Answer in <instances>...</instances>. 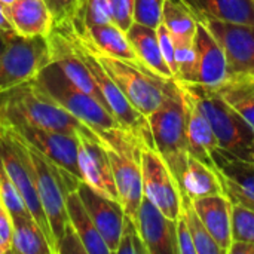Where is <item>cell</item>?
Instances as JSON below:
<instances>
[{"instance_id": "obj_21", "label": "cell", "mask_w": 254, "mask_h": 254, "mask_svg": "<svg viewBox=\"0 0 254 254\" xmlns=\"http://www.w3.org/2000/svg\"><path fill=\"white\" fill-rule=\"evenodd\" d=\"M192 204L223 253L228 254L232 244V208L234 202L228 195H213L192 199Z\"/></svg>"}, {"instance_id": "obj_32", "label": "cell", "mask_w": 254, "mask_h": 254, "mask_svg": "<svg viewBox=\"0 0 254 254\" xmlns=\"http://www.w3.org/2000/svg\"><path fill=\"white\" fill-rule=\"evenodd\" d=\"M176 42V80L195 83L196 74V45L195 39H174Z\"/></svg>"}, {"instance_id": "obj_33", "label": "cell", "mask_w": 254, "mask_h": 254, "mask_svg": "<svg viewBox=\"0 0 254 254\" xmlns=\"http://www.w3.org/2000/svg\"><path fill=\"white\" fill-rule=\"evenodd\" d=\"M0 201L9 211L12 219L31 216L22 196L19 195L16 186L13 185L12 179L9 177V174L1 162V158H0Z\"/></svg>"}, {"instance_id": "obj_15", "label": "cell", "mask_w": 254, "mask_h": 254, "mask_svg": "<svg viewBox=\"0 0 254 254\" xmlns=\"http://www.w3.org/2000/svg\"><path fill=\"white\" fill-rule=\"evenodd\" d=\"M112 171L116 183L119 202L124 207L125 216L132 222L137 219L140 204L144 198L143 193V173H141V150H116L107 147Z\"/></svg>"}, {"instance_id": "obj_17", "label": "cell", "mask_w": 254, "mask_h": 254, "mask_svg": "<svg viewBox=\"0 0 254 254\" xmlns=\"http://www.w3.org/2000/svg\"><path fill=\"white\" fill-rule=\"evenodd\" d=\"M77 192L89 216L92 217L98 232L106 241L110 253L116 254L119 240L122 235V229H124V222H125L124 207L121 205L119 201L110 199L95 192L92 188H89L83 182L79 185Z\"/></svg>"}, {"instance_id": "obj_29", "label": "cell", "mask_w": 254, "mask_h": 254, "mask_svg": "<svg viewBox=\"0 0 254 254\" xmlns=\"http://www.w3.org/2000/svg\"><path fill=\"white\" fill-rule=\"evenodd\" d=\"M162 24L174 39H195L198 19L182 0H165Z\"/></svg>"}, {"instance_id": "obj_5", "label": "cell", "mask_w": 254, "mask_h": 254, "mask_svg": "<svg viewBox=\"0 0 254 254\" xmlns=\"http://www.w3.org/2000/svg\"><path fill=\"white\" fill-rule=\"evenodd\" d=\"M25 147H27L31 165L34 168L39 198H40L42 208L45 211V216L48 219V223H49V228L55 241V253H57L58 241L64 235V231L68 225L67 207H65L67 193L71 190H76L79 185L82 183V180L74 177L68 171L57 167L55 164H52L46 156H43L28 143H25Z\"/></svg>"}, {"instance_id": "obj_30", "label": "cell", "mask_w": 254, "mask_h": 254, "mask_svg": "<svg viewBox=\"0 0 254 254\" xmlns=\"http://www.w3.org/2000/svg\"><path fill=\"white\" fill-rule=\"evenodd\" d=\"M182 214L185 216L196 254H225L223 250L219 247V244L214 241V238L211 237V234L208 232V229L205 228V225L202 223V220L199 219L192 199L186 195H183V201H182Z\"/></svg>"}, {"instance_id": "obj_48", "label": "cell", "mask_w": 254, "mask_h": 254, "mask_svg": "<svg viewBox=\"0 0 254 254\" xmlns=\"http://www.w3.org/2000/svg\"><path fill=\"white\" fill-rule=\"evenodd\" d=\"M247 83L250 85V88H252V91H253V94H254V79H253V80H249Z\"/></svg>"}, {"instance_id": "obj_9", "label": "cell", "mask_w": 254, "mask_h": 254, "mask_svg": "<svg viewBox=\"0 0 254 254\" xmlns=\"http://www.w3.org/2000/svg\"><path fill=\"white\" fill-rule=\"evenodd\" d=\"M51 64L48 36L12 34L0 54V92L30 82Z\"/></svg>"}, {"instance_id": "obj_8", "label": "cell", "mask_w": 254, "mask_h": 254, "mask_svg": "<svg viewBox=\"0 0 254 254\" xmlns=\"http://www.w3.org/2000/svg\"><path fill=\"white\" fill-rule=\"evenodd\" d=\"M73 31H74L76 45H77V48H79V51H80V54L83 57V61L88 65L95 83L100 88V92H101V95L104 98V103H106V107L109 109V112L119 121V124L125 129L132 132L143 143L144 147H155L147 118L144 115H141L128 101V98L121 91V88L116 85V82L104 70V67L98 61L97 55L92 52V49L86 45L83 37L79 34L74 24H73Z\"/></svg>"}, {"instance_id": "obj_45", "label": "cell", "mask_w": 254, "mask_h": 254, "mask_svg": "<svg viewBox=\"0 0 254 254\" xmlns=\"http://www.w3.org/2000/svg\"><path fill=\"white\" fill-rule=\"evenodd\" d=\"M228 254H254V243H250V241H232Z\"/></svg>"}, {"instance_id": "obj_4", "label": "cell", "mask_w": 254, "mask_h": 254, "mask_svg": "<svg viewBox=\"0 0 254 254\" xmlns=\"http://www.w3.org/2000/svg\"><path fill=\"white\" fill-rule=\"evenodd\" d=\"M149 127L155 149L159 152L173 176L179 182L189 159V144L186 134V107L182 88L174 79L161 107L149 118Z\"/></svg>"}, {"instance_id": "obj_44", "label": "cell", "mask_w": 254, "mask_h": 254, "mask_svg": "<svg viewBox=\"0 0 254 254\" xmlns=\"http://www.w3.org/2000/svg\"><path fill=\"white\" fill-rule=\"evenodd\" d=\"M15 33H16V31L13 30V27H12L9 18H7V15H6V12H4V6L0 3V34H1L4 39H7V37H10V36L15 34Z\"/></svg>"}, {"instance_id": "obj_12", "label": "cell", "mask_w": 254, "mask_h": 254, "mask_svg": "<svg viewBox=\"0 0 254 254\" xmlns=\"http://www.w3.org/2000/svg\"><path fill=\"white\" fill-rule=\"evenodd\" d=\"M51 63L58 65L64 76L79 89L97 98L100 103H104V98L100 92L98 85L95 83L88 65L83 61V57L76 45L73 24H55L48 34Z\"/></svg>"}, {"instance_id": "obj_40", "label": "cell", "mask_w": 254, "mask_h": 254, "mask_svg": "<svg viewBox=\"0 0 254 254\" xmlns=\"http://www.w3.org/2000/svg\"><path fill=\"white\" fill-rule=\"evenodd\" d=\"M158 31V39H159V46L164 55V60L167 63V65L170 67L174 79L177 74V64H176V42L174 37L171 36V33L168 31V28L161 22L159 27L156 28Z\"/></svg>"}, {"instance_id": "obj_35", "label": "cell", "mask_w": 254, "mask_h": 254, "mask_svg": "<svg viewBox=\"0 0 254 254\" xmlns=\"http://www.w3.org/2000/svg\"><path fill=\"white\" fill-rule=\"evenodd\" d=\"M232 241L254 243V210L240 205V204H234Z\"/></svg>"}, {"instance_id": "obj_25", "label": "cell", "mask_w": 254, "mask_h": 254, "mask_svg": "<svg viewBox=\"0 0 254 254\" xmlns=\"http://www.w3.org/2000/svg\"><path fill=\"white\" fill-rule=\"evenodd\" d=\"M182 193L190 199L226 195L222 177L216 167L189 155L186 170L180 180Z\"/></svg>"}, {"instance_id": "obj_19", "label": "cell", "mask_w": 254, "mask_h": 254, "mask_svg": "<svg viewBox=\"0 0 254 254\" xmlns=\"http://www.w3.org/2000/svg\"><path fill=\"white\" fill-rule=\"evenodd\" d=\"M213 161L231 201L254 210V162L234 158L220 149L213 153Z\"/></svg>"}, {"instance_id": "obj_27", "label": "cell", "mask_w": 254, "mask_h": 254, "mask_svg": "<svg viewBox=\"0 0 254 254\" xmlns=\"http://www.w3.org/2000/svg\"><path fill=\"white\" fill-rule=\"evenodd\" d=\"M65 207L68 223L82 240L86 254H112L101 234L98 232L92 217L89 216L85 204L82 202L77 189L67 193Z\"/></svg>"}, {"instance_id": "obj_2", "label": "cell", "mask_w": 254, "mask_h": 254, "mask_svg": "<svg viewBox=\"0 0 254 254\" xmlns=\"http://www.w3.org/2000/svg\"><path fill=\"white\" fill-rule=\"evenodd\" d=\"M0 122L6 127L27 124L74 135L97 134L60 106L36 79L0 92Z\"/></svg>"}, {"instance_id": "obj_42", "label": "cell", "mask_w": 254, "mask_h": 254, "mask_svg": "<svg viewBox=\"0 0 254 254\" xmlns=\"http://www.w3.org/2000/svg\"><path fill=\"white\" fill-rule=\"evenodd\" d=\"M13 240V222L12 216L0 201V254L10 253Z\"/></svg>"}, {"instance_id": "obj_18", "label": "cell", "mask_w": 254, "mask_h": 254, "mask_svg": "<svg viewBox=\"0 0 254 254\" xmlns=\"http://www.w3.org/2000/svg\"><path fill=\"white\" fill-rule=\"evenodd\" d=\"M195 45H196L195 83L214 89L220 88L229 80L226 55L217 39L199 21L195 36Z\"/></svg>"}, {"instance_id": "obj_49", "label": "cell", "mask_w": 254, "mask_h": 254, "mask_svg": "<svg viewBox=\"0 0 254 254\" xmlns=\"http://www.w3.org/2000/svg\"><path fill=\"white\" fill-rule=\"evenodd\" d=\"M0 127H1V122H0Z\"/></svg>"}, {"instance_id": "obj_36", "label": "cell", "mask_w": 254, "mask_h": 254, "mask_svg": "<svg viewBox=\"0 0 254 254\" xmlns=\"http://www.w3.org/2000/svg\"><path fill=\"white\" fill-rule=\"evenodd\" d=\"M165 0H134V22L158 28L162 22Z\"/></svg>"}, {"instance_id": "obj_14", "label": "cell", "mask_w": 254, "mask_h": 254, "mask_svg": "<svg viewBox=\"0 0 254 254\" xmlns=\"http://www.w3.org/2000/svg\"><path fill=\"white\" fill-rule=\"evenodd\" d=\"M77 162L83 183H86L95 192L110 199L119 201L109 153L106 144L97 134L79 135Z\"/></svg>"}, {"instance_id": "obj_26", "label": "cell", "mask_w": 254, "mask_h": 254, "mask_svg": "<svg viewBox=\"0 0 254 254\" xmlns=\"http://www.w3.org/2000/svg\"><path fill=\"white\" fill-rule=\"evenodd\" d=\"M127 36L138 60L146 68H149L152 73L164 79H174L170 67L167 65L164 60L156 28H150V27L134 22L128 28Z\"/></svg>"}, {"instance_id": "obj_16", "label": "cell", "mask_w": 254, "mask_h": 254, "mask_svg": "<svg viewBox=\"0 0 254 254\" xmlns=\"http://www.w3.org/2000/svg\"><path fill=\"white\" fill-rule=\"evenodd\" d=\"M134 223L147 254H179L177 220L165 216L146 196L140 204Z\"/></svg>"}, {"instance_id": "obj_11", "label": "cell", "mask_w": 254, "mask_h": 254, "mask_svg": "<svg viewBox=\"0 0 254 254\" xmlns=\"http://www.w3.org/2000/svg\"><path fill=\"white\" fill-rule=\"evenodd\" d=\"M140 161L144 196L165 216L177 220L183 201L179 182L155 147H143Z\"/></svg>"}, {"instance_id": "obj_3", "label": "cell", "mask_w": 254, "mask_h": 254, "mask_svg": "<svg viewBox=\"0 0 254 254\" xmlns=\"http://www.w3.org/2000/svg\"><path fill=\"white\" fill-rule=\"evenodd\" d=\"M180 83L190 92L211 124L219 149L234 158L254 162V129L246 119L226 103L217 89L198 83Z\"/></svg>"}, {"instance_id": "obj_20", "label": "cell", "mask_w": 254, "mask_h": 254, "mask_svg": "<svg viewBox=\"0 0 254 254\" xmlns=\"http://www.w3.org/2000/svg\"><path fill=\"white\" fill-rule=\"evenodd\" d=\"M186 107V134L189 144V155L213 165V153L219 149V141L211 128V124L190 95V92L179 82Z\"/></svg>"}, {"instance_id": "obj_7", "label": "cell", "mask_w": 254, "mask_h": 254, "mask_svg": "<svg viewBox=\"0 0 254 254\" xmlns=\"http://www.w3.org/2000/svg\"><path fill=\"white\" fill-rule=\"evenodd\" d=\"M0 158L9 177L12 179L19 195L22 196L31 217L46 235L48 243L52 249V253L57 254L55 253V241H54L48 219L45 216V211L42 208V202H40L37 185H36V174H34V168L31 165L25 143L6 127H0Z\"/></svg>"}, {"instance_id": "obj_39", "label": "cell", "mask_w": 254, "mask_h": 254, "mask_svg": "<svg viewBox=\"0 0 254 254\" xmlns=\"http://www.w3.org/2000/svg\"><path fill=\"white\" fill-rule=\"evenodd\" d=\"M113 22L124 31L134 24V0H110Z\"/></svg>"}, {"instance_id": "obj_1", "label": "cell", "mask_w": 254, "mask_h": 254, "mask_svg": "<svg viewBox=\"0 0 254 254\" xmlns=\"http://www.w3.org/2000/svg\"><path fill=\"white\" fill-rule=\"evenodd\" d=\"M39 85L67 112L98 134L107 147L116 150H140L143 143L92 95L74 86L55 64H48L36 77Z\"/></svg>"}, {"instance_id": "obj_6", "label": "cell", "mask_w": 254, "mask_h": 254, "mask_svg": "<svg viewBox=\"0 0 254 254\" xmlns=\"http://www.w3.org/2000/svg\"><path fill=\"white\" fill-rule=\"evenodd\" d=\"M92 52L97 55L98 61L101 63L104 70L109 73V76L116 82V85L125 94L128 101L141 115L149 118L153 112H156L161 107L174 79H164L152 73L144 65H137V64L124 61L119 58H113V57L100 54L95 49H92Z\"/></svg>"}, {"instance_id": "obj_31", "label": "cell", "mask_w": 254, "mask_h": 254, "mask_svg": "<svg viewBox=\"0 0 254 254\" xmlns=\"http://www.w3.org/2000/svg\"><path fill=\"white\" fill-rule=\"evenodd\" d=\"M217 91L254 129V94L250 85L241 80H229Z\"/></svg>"}, {"instance_id": "obj_34", "label": "cell", "mask_w": 254, "mask_h": 254, "mask_svg": "<svg viewBox=\"0 0 254 254\" xmlns=\"http://www.w3.org/2000/svg\"><path fill=\"white\" fill-rule=\"evenodd\" d=\"M109 22H113L110 0H86L80 19L74 21L73 24L82 28Z\"/></svg>"}, {"instance_id": "obj_24", "label": "cell", "mask_w": 254, "mask_h": 254, "mask_svg": "<svg viewBox=\"0 0 254 254\" xmlns=\"http://www.w3.org/2000/svg\"><path fill=\"white\" fill-rule=\"evenodd\" d=\"M198 21L254 24V0H182Z\"/></svg>"}, {"instance_id": "obj_37", "label": "cell", "mask_w": 254, "mask_h": 254, "mask_svg": "<svg viewBox=\"0 0 254 254\" xmlns=\"http://www.w3.org/2000/svg\"><path fill=\"white\" fill-rule=\"evenodd\" d=\"M55 24H65L79 21L86 0H45Z\"/></svg>"}, {"instance_id": "obj_47", "label": "cell", "mask_w": 254, "mask_h": 254, "mask_svg": "<svg viewBox=\"0 0 254 254\" xmlns=\"http://www.w3.org/2000/svg\"><path fill=\"white\" fill-rule=\"evenodd\" d=\"M15 0H0V3L3 4V6H6V4H10V3H13Z\"/></svg>"}, {"instance_id": "obj_46", "label": "cell", "mask_w": 254, "mask_h": 254, "mask_svg": "<svg viewBox=\"0 0 254 254\" xmlns=\"http://www.w3.org/2000/svg\"><path fill=\"white\" fill-rule=\"evenodd\" d=\"M4 46H6V39L0 34V54H1V51L4 49Z\"/></svg>"}, {"instance_id": "obj_38", "label": "cell", "mask_w": 254, "mask_h": 254, "mask_svg": "<svg viewBox=\"0 0 254 254\" xmlns=\"http://www.w3.org/2000/svg\"><path fill=\"white\" fill-rule=\"evenodd\" d=\"M116 254H147V249L138 234L135 223L127 216Z\"/></svg>"}, {"instance_id": "obj_41", "label": "cell", "mask_w": 254, "mask_h": 254, "mask_svg": "<svg viewBox=\"0 0 254 254\" xmlns=\"http://www.w3.org/2000/svg\"><path fill=\"white\" fill-rule=\"evenodd\" d=\"M57 254H86L82 240L79 238V235L76 234L70 223L67 225L64 235L58 241Z\"/></svg>"}, {"instance_id": "obj_28", "label": "cell", "mask_w": 254, "mask_h": 254, "mask_svg": "<svg viewBox=\"0 0 254 254\" xmlns=\"http://www.w3.org/2000/svg\"><path fill=\"white\" fill-rule=\"evenodd\" d=\"M13 222V254H54L46 235L31 216L15 217Z\"/></svg>"}, {"instance_id": "obj_43", "label": "cell", "mask_w": 254, "mask_h": 254, "mask_svg": "<svg viewBox=\"0 0 254 254\" xmlns=\"http://www.w3.org/2000/svg\"><path fill=\"white\" fill-rule=\"evenodd\" d=\"M177 247H179V254H196V249L188 222L182 213L177 219Z\"/></svg>"}, {"instance_id": "obj_23", "label": "cell", "mask_w": 254, "mask_h": 254, "mask_svg": "<svg viewBox=\"0 0 254 254\" xmlns=\"http://www.w3.org/2000/svg\"><path fill=\"white\" fill-rule=\"evenodd\" d=\"M76 27V25H74ZM82 37L88 42V45L100 54L119 58L137 65H143L138 60L135 51L132 49L127 31L121 30L115 22L98 24L89 27H76Z\"/></svg>"}, {"instance_id": "obj_13", "label": "cell", "mask_w": 254, "mask_h": 254, "mask_svg": "<svg viewBox=\"0 0 254 254\" xmlns=\"http://www.w3.org/2000/svg\"><path fill=\"white\" fill-rule=\"evenodd\" d=\"M6 127V125H1ZM13 131L19 138L46 156L52 164L57 167L68 171L74 177L82 180L79 162H77V152H79V135L43 129L37 127H31L27 124H15L6 127Z\"/></svg>"}, {"instance_id": "obj_22", "label": "cell", "mask_w": 254, "mask_h": 254, "mask_svg": "<svg viewBox=\"0 0 254 254\" xmlns=\"http://www.w3.org/2000/svg\"><path fill=\"white\" fill-rule=\"evenodd\" d=\"M4 12L19 36H48L54 27V16L45 0H15L4 6Z\"/></svg>"}, {"instance_id": "obj_10", "label": "cell", "mask_w": 254, "mask_h": 254, "mask_svg": "<svg viewBox=\"0 0 254 254\" xmlns=\"http://www.w3.org/2000/svg\"><path fill=\"white\" fill-rule=\"evenodd\" d=\"M199 22H202L222 45L228 61L229 80H253L254 24H235L217 19H201Z\"/></svg>"}]
</instances>
